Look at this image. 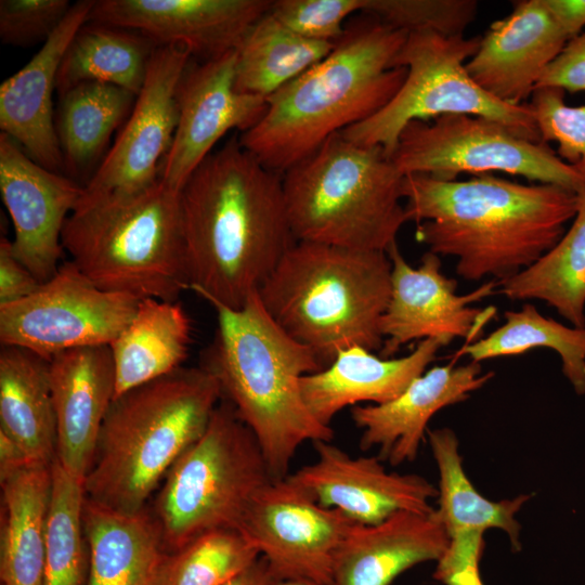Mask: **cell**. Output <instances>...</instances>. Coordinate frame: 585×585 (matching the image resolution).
<instances>
[{"label":"cell","instance_id":"obj_1","mask_svg":"<svg viewBox=\"0 0 585 585\" xmlns=\"http://www.w3.org/2000/svg\"><path fill=\"white\" fill-rule=\"evenodd\" d=\"M188 290L240 309L296 242L282 176L237 136L212 152L180 191Z\"/></svg>","mask_w":585,"mask_h":585},{"label":"cell","instance_id":"obj_2","mask_svg":"<svg viewBox=\"0 0 585 585\" xmlns=\"http://www.w3.org/2000/svg\"><path fill=\"white\" fill-rule=\"evenodd\" d=\"M403 199L415 238L457 259L468 281H506L534 264L564 234L577 194L552 184H522L492 173L468 180L406 174Z\"/></svg>","mask_w":585,"mask_h":585},{"label":"cell","instance_id":"obj_3","mask_svg":"<svg viewBox=\"0 0 585 585\" xmlns=\"http://www.w3.org/2000/svg\"><path fill=\"white\" fill-rule=\"evenodd\" d=\"M407 32L361 13L332 52L270 95L261 120L238 138L268 169L283 174L328 138L384 108L407 70L395 57Z\"/></svg>","mask_w":585,"mask_h":585},{"label":"cell","instance_id":"obj_4","mask_svg":"<svg viewBox=\"0 0 585 585\" xmlns=\"http://www.w3.org/2000/svg\"><path fill=\"white\" fill-rule=\"evenodd\" d=\"M208 303L218 326L200 366L256 437L272 477L286 478L301 444L334 438L332 427L310 413L300 389L303 376L324 366L272 320L258 291L240 309Z\"/></svg>","mask_w":585,"mask_h":585},{"label":"cell","instance_id":"obj_5","mask_svg":"<svg viewBox=\"0 0 585 585\" xmlns=\"http://www.w3.org/2000/svg\"><path fill=\"white\" fill-rule=\"evenodd\" d=\"M202 366L174 372L117 395L104 418L83 482L86 497L138 512L178 458L205 432L221 402Z\"/></svg>","mask_w":585,"mask_h":585},{"label":"cell","instance_id":"obj_6","mask_svg":"<svg viewBox=\"0 0 585 585\" xmlns=\"http://www.w3.org/2000/svg\"><path fill=\"white\" fill-rule=\"evenodd\" d=\"M391 269L385 251L296 240L258 294L272 320L325 367L350 347L381 350Z\"/></svg>","mask_w":585,"mask_h":585},{"label":"cell","instance_id":"obj_7","mask_svg":"<svg viewBox=\"0 0 585 585\" xmlns=\"http://www.w3.org/2000/svg\"><path fill=\"white\" fill-rule=\"evenodd\" d=\"M404 177L382 147L332 135L282 174L295 239L387 252L408 222Z\"/></svg>","mask_w":585,"mask_h":585},{"label":"cell","instance_id":"obj_8","mask_svg":"<svg viewBox=\"0 0 585 585\" xmlns=\"http://www.w3.org/2000/svg\"><path fill=\"white\" fill-rule=\"evenodd\" d=\"M62 245L101 289L167 301L188 290L180 192L160 179L133 195L79 204Z\"/></svg>","mask_w":585,"mask_h":585},{"label":"cell","instance_id":"obj_9","mask_svg":"<svg viewBox=\"0 0 585 585\" xmlns=\"http://www.w3.org/2000/svg\"><path fill=\"white\" fill-rule=\"evenodd\" d=\"M272 480L256 437L222 400L157 494L153 516L165 551H177L212 530L239 531L255 496Z\"/></svg>","mask_w":585,"mask_h":585},{"label":"cell","instance_id":"obj_10","mask_svg":"<svg viewBox=\"0 0 585 585\" xmlns=\"http://www.w3.org/2000/svg\"><path fill=\"white\" fill-rule=\"evenodd\" d=\"M481 36L447 37L430 30L407 34L395 57L406 78L393 99L378 113L340 133L365 146H380L391 158L407 123L445 114H470L497 120L519 135L542 142L526 103H503L482 90L469 76L467 61Z\"/></svg>","mask_w":585,"mask_h":585},{"label":"cell","instance_id":"obj_11","mask_svg":"<svg viewBox=\"0 0 585 585\" xmlns=\"http://www.w3.org/2000/svg\"><path fill=\"white\" fill-rule=\"evenodd\" d=\"M391 160L404 176L455 180L464 172L499 171L576 194L585 188V179L548 144L479 115L445 114L411 121L400 133Z\"/></svg>","mask_w":585,"mask_h":585},{"label":"cell","instance_id":"obj_12","mask_svg":"<svg viewBox=\"0 0 585 585\" xmlns=\"http://www.w3.org/2000/svg\"><path fill=\"white\" fill-rule=\"evenodd\" d=\"M141 299L101 289L68 260L30 296L0 306V342L50 361L55 354L109 346Z\"/></svg>","mask_w":585,"mask_h":585},{"label":"cell","instance_id":"obj_13","mask_svg":"<svg viewBox=\"0 0 585 585\" xmlns=\"http://www.w3.org/2000/svg\"><path fill=\"white\" fill-rule=\"evenodd\" d=\"M358 524L340 510L321 506L286 477L260 490L239 531L266 560L276 581L332 585L336 555Z\"/></svg>","mask_w":585,"mask_h":585},{"label":"cell","instance_id":"obj_14","mask_svg":"<svg viewBox=\"0 0 585 585\" xmlns=\"http://www.w3.org/2000/svg\"><path fill=\"white\" fill-rule=\"evenodd\" d=\"M191 57L181 44L156 47L133 108L99 169L83 185L78 205L133 195L159 181L178 123V86Z\"/></svg>","mask_w":585,"mask_h":585},{"label":"cell","instance_id":"obj_15","mask_svg":"<svg viewBox=\"0 0 585 585\" xmlns=\"http://www.w3.org/2000/svg\"><path fill=\"white\" fill-rule=\"evenodd\" d=\"M235 67L236 50L186 67L177 90V129L160 169L170 188L180 192L224 134L245 132L265 114V98L235 88Z\"/></svg>","mask_w":585,"mask_h":585},{"label":"cell","instance_id":"obj_16","mask_svg":"<svg viewBox=\"0 0 585 585\" xmlns=\"http://www.w3.org/2000/svg\"><path fill=\"white\" fill-rule=\"evenodd\" d=\"M0 192L14 229L12 252L44 283L60 266L63 229L83 186L40 166L1 133Z\"/></svg>","mask_w":585,"mask_h":585},{"label":"cell","instance_id":"obj_17","mask_svg":"<svg viewBox=\"0 0 585 585\" xmlns=\"http://www.w3.org/2000/svg\"><path fill=\"white\" fill-rule=\"evenodd\" d=\"M271 0H94L88 22L181 44L202 62L237 50Z\"/></svg>","mask_w":585,"mask_h":585},{"label":"cell","instance_id":"obj_18","mask_svg":"<svg viewBox=\"0 0 585 585\" xmlns=\"http://www.w3.org/2000/svg\"><path fill=\"white\" fill-rule=\"evenodd\" d=\"M387 255L391 261V292L380 320L385 339L379 356L390 359L403 344L427 338H471L483 312L470 307L493 294L497 281L482 284L467 295H456L457 281L442 272L440 256L427 251L413 268L393 244Z\"/></svg>","mask_w":585,"mask_h":585},{"label":"cell","instance_id":"obj_19","mask_svg":"<svg viewBox=\"0 0 585 585\" xmlns=\"http://www.w3.org/2000/svg\"><path fill=\"white\" fill-rule=\"evenodd\" d=\"M316 460L287 478L317 504L359 524H376L399 511L431 514L438 489L418 474L389 472L378 456L353 457L332 441L313 442Z\"/></svg>","mask_w":585,"mask_h":585},{"label":"cell","instance_id":"obj_20","mask_svg":"<svg viewBox=\"0 0 585 585\" xmlns=\"http://www.w3.org/2000/svg\"><path fill=\"white\" fill-rule=\"evenodd\" d=\"M568 40L544 0L514 1L511 12L481 37L466 69L491 96L521 105Z\"/></svg>","mask_w":585,"mask_h":585},{"label":"cell","instance_id":"obj_21","mask_svg":"<svg viewBox=\"0 0 585 585\" xmlns=\"http://www.w3.org/2000/svg\"><path fill=\"white\" fill-rule=\"evenodd\" d=\"M94 0H80L20 70L0 86V128L37 164L64 168L53 115V92L61 62L78 30L88 22Z\"/></svg>","mask_w":585,"mask_h":585},{"label":"cell","instance_id":"obj_22","mask_svg":"<svg viewBox=\"0 0 585 585\" xmlns=\"http://www.w3.org/2000/svg\"><path fill=\"white\" fill-rule=\"evenodd\" d=\"M493 375H483L480 363L472 361L460 366H434L387 403L352 406L351 418L362 430L360 447H377V456L392 466L414 460L431 417L466 400Z\"/></svg>","mask_w":585,"mask_h":585},{"label":"cell","instance_id":"obj_23","mask_svg":"<svg viewBox=\"0 0 585 585\" xmlns=\"http://www.w3.org/2000/svg\"><path fill=\"white\" fill-rule=\"evenodd\" d=\"M56 419L55 458L83 484L99 434L115 399V368L109 346L73 349L50 360Z\"/></svg>","mask_w":585,"mask_h":585},{"label":"cell","instance_id":"obj_24","mask_svg":"<svg viewBox=\"0 0 585 585\" xmlns=\"http://www.w3.org/2000/svg\"><path fill=\"white\" fill-rule=\"evenodd\" d=\"M448 343L443 338H427L398 359H384L359 346L343 349L323 369L301 378L303 401L317 421L330 427L336 415L348 406L361 402L384 404L399 396Z\"/></svg>","mask_w":585,"mask_h":585},{"label":"cell","instance_id":"obj_25","mask_svg":"<svg viewBox=\"0 0 585 585\" xmlns=\"http://www.w3.org/2000/svg\"><path fill=\"white\" fill-rule=\"evenodd\" d=\"M450 541L433 512L399 511L358 524L336 555L332 585H389L415 564L438 561Z\"/></svg>","mask_w":585,"mask_h":585},{"label":"cell","instance_id":"obj_26","mask_svg":"<svg viewBox=\"0 0 585 585\" xmlns=\"http://www.w3.org/2000/svg\"><path fill=\"white\" fill-rule=\"evenodd\" d=\"M86 585H155L166 555L158 524L144 508L122 512L84 498Z\"/></svg>","mask_w":585,"mask_h":585},{"label":"cell","instance_id":"obj_27","mask_svg":"<svg viewBox=\"0 0 585 585\" xmlns=\"http://www.w3.org/2000/svg\"><path fill=\"white\" fill-rule=\"evenodd\" d=\"M52 464H30L0 481L2 585H42Z\"/></svg>","mask_w":585,"mask_h":585},{"label":"cell","instance_id":"obj_28","mask_svg":"<svg viewBox=\"0 0 585 585\" xmlns=\"http://www.w3.org/2000/svg\"><path fill=\"white\" fill-rule=\"evenodd\" d=\"M0 431L31 461L50 465L56 454V419L50 361L18 347L0 351Z\"/></svg>","mask_w":585,"mask_h":585},{"label":"cell","instance_id":"obj_29","mask_svg":"<svg viewBox=\"0 0 585 585\" xmlns=\"http://www.w3.org/2000/svg\"><path fill=\"white\" fill-rule=\"evenodd\" d=\"M191 328L190 317L178 301L141 299L130 323L109 344L115 398L182 367Z\"/></svg>","mask_w":585,"mask_h":585},{"label":"cell","instance_id":"obj_30","mask_svg":"<svg viewBox=\"0 0 585 585\" xmlns=\"http://www.w3.org/2000/svg\"><path fill=\"white\" fill-rule=\"evenodd\" d=\"M157 44L133 30L87 22L61 62L60 95L82 82H104L138 95Z\"/></svg>","mask_w":585,"mask_h":585},{"label":"cell","instance_id":"obj_31","mask_svg":"<svg viewBox=\"0 0 585 585\" xmlns=\"http://www.w3.org/2000/svg\"><path fill=\"white\" fill-rule=\"evenodd\" d=\"M429 444L439 470V508L435 519L450 538L468 531L497 528L509 537L514 549L521 548L520 524L516 514L531 495L521 494L511 499L493 502L483 497L464 472L458 440L448 428L428 432Z\"/></svg>","mask_w":585,"mask_h":585},{"label":"cell","instance_id":"obj_32","mask_svg":"<svg viewBox=\"0 0 585 585\" xmlns=\"http://www.w3.org/2000/svg\"><path fill=\"white\" fill-rule=\"evenodd\" d=\"M510 300H541L574 327H585V188L571 227L534 264L498 283Z\"/></svg>","mask_w":585,"mask_h":585},{"label":"cell","instance_id":"obj_33","mask_svg":"<svg viewBox=\"0 0 585 585\" xmlns=\"http://www.w3.org/2000/svg\"><path fill=\"white\" fill-rule=\"evenodd\" d=\"M334 47V42L295 32L269 11L236 50L235 88L268 99L326 57Z\"/></svg>","mask_w":585,"mask_h":585},{"label":"cell","instance_id":"obj_34","mask_svg":"<svg viewBox=\"0 0 585 585\" xmlns=\"http://www.w3.org/2000/svg\"><path fill=\"white\" fill-rule=\"evenodd\" d=\"M136 95L104 82H82L63 94L55 120L64 168L74 176L92 166L127 119Z\"/></svg>","mask_w":585,"mask_h":585},{"label":"cell","instance_id":"obj_35","mask_svg":"<svg viewBox=\"0 0 585 585\" xmlns=\"http://www.w3.org/2000/svg\"><path fill=\"white\" fill-rule=\"evenodd\" d=\"M506 322L489 336L466 344L461 353L472 362L519 355L533 348L555 350L562 364V373L580 395L585 393V327H568L542 315L531 304L519 311H506Z\"/></svg>","mask_w":585,"mask_h":585},{"label":"cell","instance_id":"obj_36","mask_svg":"<svg viewBox=\"0 0 585 585\" xmlns=\"http://www.w3.org/2000/svg\"><path fill=\"white\" fill-rule=\"evenodd\" d=\"M47 518L42 585H83L89 566L83 532V484L70 476L55 458Z\"/></svg>","mask_w":585,"mask_h":585},{"label":"cell","instance_id":"obj_37","mask_svg":"<svg viewBox=\"0 0 585 585\" xmlns=\"http://www.w3.org/2000/svg\"><path fill=\"white\" fill-rule=\"evenodd\" d=\"M259 557L240 531L212 530L166 552L155 585H224Z\"/></svg>","mask_w":585,"mask_h":585},{"label":"cell","instance_id":"obj_38","mask_svg":"<svg viewBox=\"0 0 585 585\" xmlns=\"http://www.w3.org/2000/svg\"><path fill=\"white\" fill-rule=\"evenodd\" d=\"M474 0H363L362 13H368L407 34L430 30L457 37L473 22Z\"/></svg>","mask_w":585,"mask_h":585},{"label":"cell","instance_id":"obj_39","mask_svg":"<svg viewBox=\"0 0 585 585\" xmlns=\"http://www.w3.org/2000/svg\"><path fill=\"white\" fill-rule=\"evenodd\" d=\"M563 96L560 89L536 88L528 105L541 141L557 142V155L585 179V105L570 106Z\"/></svg>","mask_w":585,"mask_h":585},{"label":"cell","instance_id":"obj_40","mask_svg":"<svg viewBox=\"0 0 585 585\" xmlns=\"http://www.w3.org/2000/svg\"><path fill=\"white\" fill-rule=\"evenodd\" d=\"M363 0H275L270 13L284 26L314 40L336 43L346 20L362 13Z\"/></svg>","mask_w":585,"mask_h":585},{"label":"cell","instance_id":"obj_41","mask_svg":"<svg viewBox=\"0 0 585 585\" xmlns=\"http://www.w3.org/2000/svg\"><path fill=\"white\" fill-rule=\"evenodd\" d=\"M72 5L67 0H1L0 39L12 46L44 42Z\"/></svg>","mask_w":585,"mask_h":585},{"label":"cell","instance_id":"obj_42","mask_svg":"<svg viewBox=\"0 0 585 585\" xmlns=\"http://www.w3.org/2000/svg\"><path fill=\"white\" fill-rule=\"evenodd\" d=\"M482 535L483 531H468L452 537L433 577L445 585H483L479 573Z\"/></svg>","mask_w":585,"mask_h":585},{"label":"cell","instance_id":"obj_43","mask_svg":"<svg viewBox=\"0 0 585 585\" xmlns=\"http://www.w3.org/2000/svg\"><path fill=\"white\" fill-rule=\"evenodd\" d=\"M536 88H556L573 93L585 91V31L568 40L543 72Z\"/></svg>","mask_w":585,"mask_h":585},{"label":"cell","instance_id":"obj_44","mask_svg":"<svg viewBox=\"0 0 585 585\" xmlns=\"http://www.w3.org/2000/svg\"><path fill=\"white\" fill-rule=\"evenodd\" d=\"M41 283L12 252L11 239L0 240V306L10 304L34 294Z\"/></svg>","mask_w":585,"mask_h":585},{"label":"cell","instance_id":"obj_45","mask_svg":"<svg viewBox=\"0 0 585 585\" xmlns=\"http://www.w3.org/2000/svg\"><path fill=\"white\" fill-rule=\"evenodd\" d=\"M569 40L585 26V0H544Z\"/></svg>","mask_w":585,"mask_h":585},{"label":"cell","instance_id":"obj_46","mask_svg":"<svg viewBox=\"0 0 585 585\" xmlns=\"http://www.w3.org/2000/svg\"><path fill=\"white\" fill-rule=\"evenodd\" d=\"M30 464L35 463L30 460L25 451L0 431V481Z\"/></svg>","mask_w":585,"mask_h":585},{"label":"cell","instance_id":"obj_47","mask_svg":"<svg viewBox=\"0 0 585 585\" xmlns=\"http://www.w3.org/2000/svg\"><path fill=\"white\" fill-rule=\"evenodd\" d=\"M275 581L266 560L260 556L252 564L224 585H272Z\"/></svg>","mask_w":585,"mask_h":585},{"label":"cell","instance_id":"obj_48","mask_svg":"<svg viewBox=\"0 0 585 585\" xmlns=\"http://www.w3.org/2000/svg\"><path fill=\"white\" fill-rule=\"evenodd\" d=\"M272 585H323V584L309 581V580L288 578V580L275 581Z\"/></svg>","mask_w":585,"mask_h":585}]
</instances>
